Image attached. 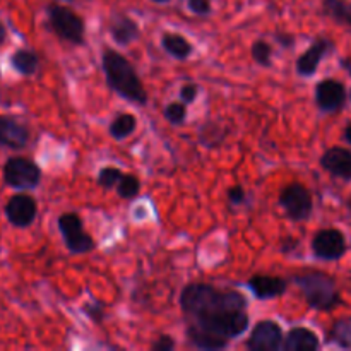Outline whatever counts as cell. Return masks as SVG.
<instances>
[{
  "label": "cell",
  "instance_id": "obj_1",
  "mask_svg": "<svg viewBox=\"0 0 351 351\" xmlns=\"http://www.w3.org/2000/svg\"><path fill=\"white\" fill-rule=\"evenodd\" d=\"M180 308L187 317V326L235 339L249 328L247 300L240 291L221 290L208 283H191L182 290Z\"/></svg>",
  "mask_w": 351,
  "mask_h": 351
},
{
  "label": "cell",
  "instance_id": "obj_2",
  "mask_svg": "<svg viewBox=\"0 0 351 351\" xmlns=\"http://www.w3.org/2000/svg\"><path fill=\"white\" fill-rule=\"evenodd\" d=\"M101 67L105 74L106 84L112 91H115L120 98L130 103L144 106L147 103V93L141 82L137 71L130 64L129 58L123 57L117 50L106 48L101 55Z\"/></svg>",
  "mask_w": 351,
  "mask_h": 351
},
{
  "label": "cell",
  "instance_id": "obj_3",
  "mask_svg": "<svg viewBox=\"0 0 351 351\" xmlns=\"http://www.w3.org/2000/svg\"><path fill=\"white\" fill-rule=\"evenodd\" d=\"M291 280L302 290L308 307L314 311L331 312L341 304L338 285L329 274L321 273V271H305V273L295 274Z\"/></svg>",
  "mask_w": 351,
  "mask_h": 351
},
{
  "label": "cell",
  "instance_id": "obj_4",
  "mask_svg": "<svg viewBox=\"0 0 351 351\" xmlns=\"http://www.w3.org/2000/svg\"><path fill=\"white\" fill-rule=\"evenodd\" d=\"M51 31L64 41L72 45H84L86 23L79 14L65 5L51 3L47 9Z\"/></svg>",
  "mask_w": 351,
  "mask_h": 351
},
{
  "label": "cell",
  "instance_id": "obj_5",
  "mask_svg": "<svg viewBox=\"0 0 351 351\" xmlns=\"http://www.w3.org/2000/svg\"><path fill=\"white\" fill-rule=\"evenodd\" d=\"M3 182L17 191H31L41 182V168L29 158L12 156L3 165Z\"/></svg>",
  "mask_w": 351,
  "mask_h": 351
},
{
  "label": "cell",
  "instance_id": "obj_6",
  "mask_svg": "<svg viewBox=\"0 0 351 351\" xmlns=\"http://www.w3.org/2000/svg\"><path fill=\"white\" fill-rule=\"evenodd\" d=\"M58 230L71 254H89L96 249L95 239L84 230L82 219L77 213H64L58 218Z\"/></svg>",
  "mask_w": 351,
  "mask_h": 351
},
{
  "label": "cell",
  "instance_id": "obj_7",
  "mask_svg": "<svg viewBox=\"0 0 351 351\" xmlns=\"http://www.w3.org/2000/svg\"><path fill=\"white\" fill-rule=\"evenodd\" d=\"M280 204L288 218L293 221H305L311 218L312 211H314L311 191L302 184L287 185L280 194Z\"/></svg>",
  "mask_w": 351,
  "mask_h": 351
},
{
  "label": "cell",
  "instance_id": "obj_8",
  "mask_svg": "<svg viewBox=\"0 0 351 351\" xmlns=\"http://www.w3.org/2000/svg\"><path fill=\"white\" fill-rule=\"evenodd\" d=\"M285 332L276 321L264 319L256 324L245 346L250 351H278L283 350Z\"/></svg>",
  "mask_w": 351,
  "mask_h": 351
},
{
  "label": "cell",
  "instance_id": "obj_9",
  "mask_svg": "<svg viewBox=\"0 0 351 351\" xmlns=\"http://www.w3.org/2000/svg\"><path fill=\"white\" fill-rule=\"evenodd\" d=\"M312 252L321 261H339L346 254V239L339 230H319L312 239Z\"/></svg>",
  "mask_w": 351,
  "mask_h": 351
},
{
  "label": "cell",
  "instance_id": "obj_10",
  "mask_svg": "<svg viewBox=\"0 0 351 351\" xmlns=\"http://www.w3.org/2000/svg\"><path fill=\"white\" fill-rule=\"evenodd\" d=\"M5 218L16 228H27L34 223L38 215V204L31 195L16 194L7 201Z\"/></svg>",
  "mask_w": 351,
  "mask_h": 351
},
{
  "label": "cell",
  "instance_id": "obj_11",
  "mask_svg": "<svg viewBox=\"0 0 351 351\" xmlns=\"http://www.w3.org/2000/svg\"><path fill=\"white\" fill-rule=\"evenodd\" d=\"M346 88L336 79H324L315 86V105L324 113H335L345 106Z\"/></svg>",
  "mask_w": 351,
  "mask_h": 351
},
{
  "label": "cell",
  "instance_id": "obj_12",
  "mask_svg": "<svg viewBox=\"0 0 351 351\" xmlns=\"http://www.w3.org/2000/svg\"><path fill=\"white\" fill-rule=\"evenodd\" d=\"M335 45H332L331 40L328 38H317L300 57L297 58V64H295V69H297V74L302 75V77H311L317 72L319 65H321L322 58L328 53H331Z\"/></svg>",
  "mask_w": 351,
  "mask_h": 351
},
{
  "label": "cell",
  "instance_id": "obj_13",
  "mask_svg": "<svg viewBox=\"0 0 351 351\" xmlns=\"http://www.w3.org/2000/svg\"><path fill=\"white\" fill-rule=\"evenodd\" d=\"M247 288L252 291L257 300H273V298L281 297L287 291L288 281L280 276L256 274L247 281Z\"/></svg>",
  "mask_w": 351,
  "mask_h": 351
},
{
  "label": "cell",
  "instance_id": "obj_14",
  "mask_svg": "<svg viewBox=\"0 0 351 351\" xmlns=\"http://www.w3.org/2000/svg\"><path fill=\"white\" fill-rule=\"evenodd\" d=\"M29 141V130L16 119L0 115V146L9 149H23Z\"/></svg>",
  "mask_w": 351,
  "mask_h": 351
},
{
  "label": "cell",
  "instance_id": "obj_15",
  "mask_svg": "<svg viewBox=\"0 0 351 351\" xmlns=\"http://www.w3.org/2000/svg\"><path fill=\"white\" fill-rule=\"evenodd\" d=\"M321 167L332 177L351 180V151L345 147H329L321 156Z\"/></svg>",
  "mask_w": 351,
  "mask_h": 351
},
{
  "label": "cell",
  "instance_id": "obj_16",
  "mask_svg": "<svg viewBox=\"0 0 351 351\" xmlns=\"http://www.w3.org/2000/svg\"><path fill=\"white\" fill-rule=\"evenodd\" d=\"M108 33L119 47H129L139 38V24L125 14H115L108 23Z\"/></svg>",
  "mask_w": 351,
  "mask_h": 351
},
{
  "label": "cell",
  "instance_id": "obj_17",
  "mask_svg": "<svg viewBox=\"0 0 351 351\" xmlns=\"http://www.w3.org/2000/svg\"><path fill=\"white\" fill-rule=\"evenodd\" d=\"M319 348V336L308 328H291L285 336L283 350L287 351H317Z\"/></svg>",
  "mask_w": 351,
  "mask_h": 351
},
{
  "label": "cell",
  "instance_id": "obj_18",
  "mask_svg": "<svg viewBox=\"0 0 351 351\" xmlns=\"http://www.w3.org/2000/svg\"><path fill=\"white\" fill-rule=\"evenodd\" d=\"M161 48L177 60H187L194 51L191 41L178 33H165L161 36Z\"/></svg>",
  "mask_w": 351,
  "mask_h": 351
},
{
  "label": "cell",
  "instance_id": "obj_19",
  "mask_svg": "<svg viewBox=\"0 0 351 351\" xmlns=\"http://www.w3.org/2000/svg\"><path fill=\"white\" fill-rule=\"evenodd\" d=\"M10 65H12L14 71L21 75H33L36 74L38 67H40V58L34 53L33 50H27V48H21L16 50L10 57Z\"/></svg>",
  "mask_w": 351,
  "mask_h": 351
},
{
  "label": "cell",
  "instance_id": "obj_20",
  "mask_svg": "<svg viewBox=\"0 0 351 351\" xmlns=\"http://www.w3.org/2000/svg\"><path fill=\"white\" fill-rule=\"evenodd\" d=\"M185 332H187L189 341L199 350H225L230 343L228 339L219 338V336H215V335H209V332H204V331H199V329L191 328V326H187Z\"/></svg>",
  "mask_w": 351,
  "mask_h": 351
},
{
  "label": "cell",
  "instance_id": "obj_21",
  "mask_svg": "<svg viewBox=\"0 0 351 351\" xmlns=\"http://www.w3.org/2000/svg\"><path fill=\"white\" fill-rule=\"evenodd\" d=\"M137 129V119L132 113H119L115 119L110 122L108 134L115 141H123L132 136Z\"/></svg>",
  "mask_w": 351,
  "mask_h": 351
},
{
  "label": "cell",
  "instance_id": "obj_22",
  "mask_svg": "<svg viewBox=\"0 0 351 351\" xmlns=\"http://www.w3.org/2000/svg\"><path fill=\"white\" fill-rule=\"evenodd\" d=\"M322 10L335 23L351 27V3L346 0H324Z\"/></svg>",
  "mask_w": 351,
  "mask_h": 351
},
{
  "label": "cell",
  "instance_id": "obj_23",
  "mask_svg": "<svg viewBox=\"0 0 351 351\" xmlns=\"http://www.w3.org/2000/svg\"><path fill=\"white\" fill-rule=\"evenodd\" d=\"M328 339L341 348H351V319H339L329 329Z\"/></svg>",
  "mask_w": 351,
  "mask_h": 351
},
{
  "label": "cell",
  "instance_id": "obj_24",
  "mask_svg": "<svg viewBox=\"0 0 351 351\" xmlns=\"http://www.w3.org/2000/svg\"><path fill=\"white\" fill-rule=\"evenodd\" d=\"M226 130L221 129L216 122H208L199 132V141L201 144H204L206 147H216L218 144L223 143V139L226 137Z\"/></svg>",
  "mask_w": 351,
  "mask_h": 351
},
{
  "label": "cell",
  "instance_id": "obj_25",
  "mask_svg": "<svg viewBox=\"0 0 351 351\" xmlns=\"http://www.w3.org/2000/svg\"><path fill=\"white\" fill-rule=\"evenodd\" d=\"M117 194L119 197L130 201V199H136L141 192V180L136 175L123 173V177L120 178V182L117 184Z\"/></svg>",
  "mask_w": 351,
  "mask_h": 351
},
{
  "label": "cell",
  "instance_id": "obj_26",
  "mask_svg": "<svg viewBox=\"0 0 351 351\" xmlns=\"http://www.w3.org/2000/svg\"><path fill=\"white\" fill-rule=\"evenodd\" d=\"M250 53H252L254 62L259 64L261 67H269L271 65V58H273V47H271L267 41L264 40L254 41Z\"/></svg>",
  "mask_w": 351,
  "mask_h": 351
},
{
  "label": "cell",
  "instance_id": "obj_27",
  "mask_svg": "<svg viewBox=\"0 0 351 351\" xmlns=\"http://www.w3.org/2000/svg\"><path fill=\"white\" fill-rule=\"evenodd\" d=\"M123 177L122 170L115 167H103L98 171V178H96V184L103 189H113L117 187V184L120 182V178Z\"/></svg>",
  "mask_w": 351,
  "mask_h": 351
},
{
  "label": "cell",
  "instance_id": "obj_28",
  "mask_svg": "<svg viewBox=\"0 0 351 351\" xmlns=\"http://www.w3.org/2000/svg\"><path fill=\"white\" fill-rule=\"evenodd\" d=\"M165 119L168 120L173 125H180L185 122V117H187V108L182 101H170L163 110Z\"/></svg>",
  "mask_w": 351,
  "mask_h": 351
},
{
  "label": "cell",
  "instance_id": "obj_29",
  "mask_svg": "<svg viewBox=\"0 0 351 351\" xmlns=\"http://www.w3.org/2000/svg\"><path fill=\"white\" fill-rule=\"evenodd\" d=\"M82 312L91 319L95 324H101L103 319H105V305L101 302H89L82 307Z\"/></svg>",
  "mask_w": 351,
  "mask_h": 351
},
{
  "label": "cell",
  "instance_id": "obj_30",
  "mask_svg": "<svg viewBox=\"0 0 351 351\" xmlns=\"http://www.w3.org/2000/svg\"><path fill=\"white\" fill-rule=\"evenodd\" d=\"M189 10L195 16H208L211 14V0H185Z\"/></svg>",
  "mask_w": 351,
  "mask_h": 351
},
{
  "label": "cell",
  "instance_id": "obj_31",
  "mask_svg": "<svg viewBox=\"0 0 351 351\" xmlns=\"http://www.w3.org/2000/svg\"><path fill=\"white\" fill-rule=\"evenodd\" d=\"M199 95V86L195 82H187L180 88V98L185 105H192L197 99Z\"/></svg>",
  "mask_w": 351,
  "mask_h": 351
},
{
  "label": "cell",
  "instance_id": "obj_32",
  "mask_svg": "<svg viewBox=\"0 0 351 351\" xmlns=\"http://www.w3.org/2000/svg\"><path fill=\"white\" fill-rule=\"evenodd\" d=\"M173 348H175V339L168 335L160 336L156 341L151 343V350L153 351H171Z\"/></svg>",
  "mask_w": 351,
  "mask_h": 351
},
{
  "label": "cell",
  "instance_id": "obj_33",
  "mask_svg": "<svg viewBox=\"0 0 351 351\" xmlns=\"http://www.w3.org/2000/svg\"><path fill=\"white\" fill-rule=\"evenodd\" d=\"M226 195H228L230 204H233V206H240L245 202V191H243L240 185H233V187H230L228 194Z\"/></svg>",
  "mask_w": 351,
  "mask_h": 351
},
{
  "label": "cell",
  "instance_id": "obj_34",
  "mask_svg": "<svg viewBox=\"0 0 351 351\" xmlns=\"http://www.w3.org/2000/svg\"><path fill=\"white\" fill-rule=\"evenodd\" d=\"M298 239H287L283 242V245H281V252L283 254H293L295 250H297V247H298Z\"/></svg>",
  "mask_w": 351,
  "mask_h": 351
},
{
  "label": "cell",
  "instance_id": "obj_35",
  "mask_svg": "<svg viewBox=\"0 0 351 351\" xmlns=\"http://www.w3.org/2000/svg\"><path fill=\"white\" fill-rule=\"evenodd\" d=\"M276 40L280 41L281 47H287V48H291L295 45V38L291 36V34H278Z\"/></svg>",
  "mask_w": 351,
  "mask_h": 351
},
{
  "label": "cell",
  "instance_id": "obj_36",
  "mask_svg": "<svg viewBox=\"0 0 351 351\" xmlns=\"http://www.w3.org/2000/svg\"><path fill=\"white\" fill-rule=\"evenodd\" d=\"M5 38H7V29H5V26H3V24L0 23V45H2L3 41H5Z\"/></svg>",
  "mask_w": 351,
  "mask_h": 351
},
{
  "label": "cell",
  "instance_id": "obj_37",
  "mask_svg": "<svg viewBox=\"0 0 351 351\" xmlns=\"http://www.w3.org/2000/svg\"><path fill=\"white\" fill-rule=\"evenodd\" d=\"M345 139H346V143L351 144V123L345 129Z\"/></svg>",
  "mask_w": 351,
  "mask_h": 351
},
{
  "label": "cell",
  "instance_id": "obj_38",
  "mask_svg": "<svg viewBox=\"0 0 351 351\" xmlns=\"http://www.w3.org/2000/svg\"><path fill=\"white\" fill-rule=\"evenodd\" d=\"M153 2H156V3H167V2H170V0H153Z\"/></svg>",
  "mask_w": 351,
  "mask_h": 351
},
{
  "label": "cell",
  "instance_id": "obj_39",
  "mask_svg": "<svg viewBox=\"0 0 351 351\" xmlns=\"http://www.w3.org/2000/svg\"><path fill=\"white\" fill-rule=\"evenodd\" d=\"M346 206H348V209H350V213H351V197L348 199V202H346Z\"/></svg>",
  "mask_w": 351,
  "mask_h": 351
},
{
  "label": "cell",
  "instance_id": "obj_40",
  "mask_svg": "<svg viewBox=\"0 0 351 351\" xmlns=\"http://www.w3.org/2000/svg\"><path fill=\"white\" fill-rule=\"evenodd\" d=\"M64 2H74V0H64Z\"/></svg>",
  "mask_w": 351,
  "mask_h": 351
},
{
  "label": "cell",
  "instance_id": "obj_41",
  "mask_svg": "<svg viewBox=\"0 0 351 351\" xmlns=\"http://www.w3.org/2000/svg\"><path fill=\"white\" fill-rule=\"evenodd\" d=\"M350 96H351V93H350Z\"/></svg>",
  "mask_w": 351,
  "mask_h": 351
}]
</instances>
